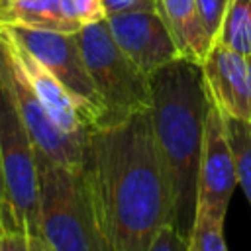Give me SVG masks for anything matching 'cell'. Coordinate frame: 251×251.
Wrapping results in <instances>:
<instances>
[{"label":"cell","mask_w":251,"mask_h":251,"mask_svg":"<svg viewBox=\"0 0 251 251\" xmlns=\"http://www.w3.org/2000/svg\"><path fill=\"white\" fill-rule=\"evenodd\" d=\"M237 186L233 153L227 141L226 118L216 106H208L196 182V210H206L218 218L227 216L229 200Z\"/></svg>","instance_id":"8"},{"label":"cell","mask_w":251,"mask_h":251,"mask_svg":"<svg viewBox=\"0 0 251 251\" xmlns=\"http://www.w3.org/2000/svg\"><path fill=\"white\" fill-rule=\"evenodd\" d=\"M69 6H71V14L80 24V27L94 22H102L106 18L102 0H69Z\"/></svg>","instance_id":"17"},{"label":"cell","mask_w":251,"mask_h":251,"mask_svg":"<svg viewBox=\"0 0 251 251\" xmlns=\"http://www.w3.org/2000/svg\"><path fill=\"white\" fill-rule=\"evenodd\" d=\"M200 69L210 104L224 118L251 122V57L214 41Z\"/></svg>","instance_id":"10"},{"label":"cell","mask_w":251,"mask_h":251,"mask_svg":"<svg viewBox=\"0 0 251 251\" xmlns=\"http://www.w3.org/2000/svg\"><path fill=\"white\" fill-rule=\"evenodd\" d=\"M151 126L171 192L173 227L188 239L210 100L198 63L176 57L149 75Z\"/></svg>","instance_id":"2"},{"label":"cell","mask_w":251,"mask_h":251,"mask_svg":"<svg viewBox=\"0 0 251 251\" xmlns=\"http://www.w3.org/2000/svg\"><path fill=\"white\" fill-rule=\"evenodd\" d=\"M0 141L4 202L0 210L27 229L35 239L39 231V176L35 145L20 116L0 92Z\"/></svg>","instance_id":"6"},{"label":"cell","mask_w":251,"mask_h":251,"mask_svg":"<svg viewBox=\"0 0 251 251\" xmlns=\"http://www.w3.org/2000/svg\"><path fill=\"white\" fill-rule=\"evenodd\" d=\"M35 159L45 251H110L82 163H59L37 149Z\"/></svg>","instance_id":"3"},{"label":"cell","mask_w":251,"mask_h":251,"mask_svg":"<svg viewBox=\"0 0 251 251\" xmlns=\"http://www.w3.org/2000/svg\"><path fill=\"white\" fill-rule=\"evenodd\" d=\"M0 92L6 96V100L20 116L37 151L45 153L47 157L59 163H69V165L82 163L86 137L80 139L67 135L63 129L57 127V124L45 112L24 73V67L18 57L16 39L2 22H0Z\"/></svg>","instance_id":"5"},{"label":"cell","mask_w":251,"mask_h":251,"mask_svg":"<svg viewBox=\"0 0 251 251\" xmlns=\"http://www.w3.org/2000/svg\"><path fill=\"white\" fill-rule=\"evenodd\" d=\"M4 202V175H2V141H0V206Z\"/></svg>","instance_id":"21"},{"label":"cell","mask_w":251,"mask_h":251,"mask_svg":"<svg viewBox=\"0 0 251 251\" xmlns=\"http://www.w3.org/2000/svg\"><path fill=\"white\" fill-rule=\"evenodd\" d=\"M224 218L206 210H196L194 224L186 239V251H227L224 237Z\"/></svg>","instance_id":"15"},{"label":"cell","mask_w":251,"mask_h":251,"mask_svg":"<svg viewBox=\"0 0 251 251\" xmlns=\"http://www.w3.org/2000/svg\"><path fill=\"white\" fill-rule=\"evenodd\" d=\"M194 2H196L198 12H200V18H202V22H204L206 31H208L210 37L214 39L216 33H218L222 16H224V12H226L227 0H194Z\"/></svg>","instance_id":"18"},{"label":"cell","mask_w":251,"mask_h":251,"mask_svg":"<svg viewBox=\"0 0 251 251\" xmlns=\"http://www.w3.org/2000/svg\"><path fill=\"white\" fill-rule=\"evenodd\" d=\"M106 16L110 14H124V12H137V10H157V0H102Z\"/></svg>","instance_id":"20"},{"label":"cell","mask_w":251,"mask_h":251,"mask_svg":"<svg viewBox=\"0 0 251 251\" xmlns=\"http://www.w3.org/2000/svg\"><path fill=\"white\" fill-rule=\"evenodd\" d=\"M0 251H45V245L0 210Z\"/></svg>","instance_id":"16"},{"label":"cell","mask_w":251,"mask_h":251,"mask_svg":"<svg viewBox=\"0 0 251 251\" xmlns=\"http://www.w3.org/2000/svg\"><path fill=\"white\" fill-rule=\"evenodd\" d=\"M104 22L118 47L145 75L180 57L159 8L110 14Z\"/></svg>","instance_id":"9"},{"label":"cell","mask_w":251,"mask_h":251,"mask_svg":"<svg viewBox=\"0 0 251 251\" xmlns=\"http://www.w3.org/2000/svg\"><path fill=\"white\" fill-rule=\"evenodd\" d=\"M0 22L65 33L80 29L71 14L69 0H0Z\"/></svg>","instance_id":"12"},{"label":"cell","mask_w":251,"mask_h":251,"mask_svg":"<svg viewBox=\"0 0 251 251\" xmlns=\"http://www.w3.org/2000/svg\"><path fill=\"white\" fill-rule=\"evenodd\" d=\"M159 12L182 59L202 63L214 39L204 27L194 0H157Z\"/></svg>","instance_id":"11"},{"label":"cell","mask_w":251,"mask_h":251,"mask_svg":"<svg viewBox=\"0 0 251 251\" xmlns=\"http://www.w3.org/2000/svg\"><path fill=\"white\" fill-rule=\"evenodd\" d=\"M227 141L233 153L237 186H241L251 206V122L226 118Z\"/></svg>","instance_id":"14"},{"label":"cell","mask_w":251,"mask_h":251,"mask_svg":"<svg viewBox=\"0 0 251 251\" xmlns=\"http://www.w3.org/2000/svg\"><path fill=\"white\" fill-rule=\"evenodd\" d=\"M12 37L31 53L75 98L86 126L96 124L102 114V100L84 65L76 33L29 27L22 24H4Z\"/></svg>","instance_id":"7"},{"label":"cell","mask_w":251,"mask_h":251,"mask_svg":"<svg viewBox=\"0 0 251 251\" xmlns=\"http://www.w3.org/2000/svg\"><path fill=\"white\" fill-rule=\"evenodd\" d=\"M82 169L110 251H147L173 218L149 110L88 126Z\"/></svg>","instance_id":"1"},{"label":"cell","mask_w":251,"mask_h":251,"mask_svg":"<svg viewBox=\"0 0 251 251\" xmlns=\"http://www.w3.org/2000/svg\"><path fill=\"white\" fill-rule=\"evenodd\" d=\"M76 41L102 100L104 114L98 122L120 120L149 110V75L137 69V65L118 47L104 20L82 25L76 31Z\"/></svg>","instance_id":"4"},{"label":"cell","mask_w":251,"mask_h":251,"mask_svg":"<svg viewBox=\"0 0 251 251\" xmlns=\"http://www.w3.org/2000/svg\"><path fill=\"white\" fill-rule=\"evenodd\" d=\"M214 41L251 57V0H227Z\"/></svg>","instance_id":"13"},{"label":"cell","mask_w":251,"mask_h":251,"mask_svg":"<svg viewBox=\"0 0 251 251\" xmlns=\"http://www.w3.org/2000/svg\"><path fill=\"white\" fill-rule=\"evenodd\" d=\"M147 251H186V237H182L173 224H165Z\"/></svg>","instance_id":"19"}]
</instances>
